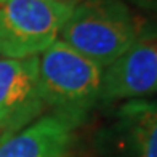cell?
<instances>
[{
    "label": "cell",
    "instance_id": "6da1fadb",
    "mask_svg": "<svg viewBox=\"0 0 157 157\" xmlns=\"http://www.w3.org/2000/svg\"><path fill=\"white\" fill-rule=\"evenodd\" d=\"M103 67L59 39L39 55V88L45 108L78 127L99 103Z\"/></svg>",
    "mask_w": 157,
    "mask_h": 157
},
{
    "label": "cell",
    "instance_id": "7a4b0ae2",
    "mask_svg": "<svg viewBox=\"0 0 157 157\" xmlns=\"http://www.w3.org/2000/svg\"><path fill=\"white\" fill-rule=\"evenodd\" d=\"M58 39L104 69L140 40V24L124 0H82Z\"/></svg>",
    "mask_w": 157,
    "mask_h": 157
},
{
    "label": "cell",
    "instance_id": "3957f363",
    "mask_svg": "<svg viewBox=\"0 0 157 157\" xmlns=\"http://www.w3.org/2000/svg\"><path fill=\"white\" fill-rule=\"evenodd\" d=\"M72 6L55 0L0 2V56L24 59L39 56L58 40Z\"/></svg>",
    "mask_w": 157,
    "mask_h": 157
},
{
    "label": "cell",
    "instance_id": "277c9868",
    "mask_svg": "<svg viewBox=\"0 0 157 157\" xmlns=\"http://www.w3.org/2000/svg\"><path fill=\"white\" fill-rule=\"evenodd\" d=\"M98 157H157V103L130 99L95 135Z\"/></svg>",
    "mask_w": 157,
    "mask_h": 157
},
{
    "label": "cell",
    "instance_id": "5b68a950",
    "mask_svg": "<svg viewBox=\"0 0 157 157\" xmlns=\"http://www.w3.org/2000/svg\"><path fill=\"white\" fill-rule=\"evenodd\" d=\"M45 104L39 88V56H0V140L37 120Z\"/></svg>",
    "mask_w": 157,
    "mask_h": 157
},
{
    "label": "cell",
    "instance_id": "8992f818",
    "mask_svg": "<svg viewBox=\"0 0 157 157\" xmlns=\"http://www.w3.org/2000/svg\"><path fill=\"white\" fill-rule=\"evenodd\" d=\"M157 91V39H140L103 69L99 101L136 99Z\"/></svg>",
    "mask_w": 157,
    "mask_h": 157
},
{
    "label": "cell",
    "instance_id": "52a82bcc",
    "mask_svg": "<svg viewBox=\"0 0 157 157\" xmlns=\"http://www.w3.org/2000/svg\"><path fill=\"white\" fill-rule=\"evenodd\" d=\"M75 125L56 114L39 117L0 140V157H66Z\"/></svg>",
    "mask_w": 157,
    "mask_h": 157
},
{
    "label": "cell",
    "instance_id": "ba28073f",
    "mask_svg": "<svg viewBox=\"0 0 157 157\" xmlns=\"http://www.w3.org/2000/svg\"><path fill=\"white\" fill-rule=\"evenodd\" d=\"M133 3H136L141 8L151 10V11H157V0H132Z\"/></svg>",
    "mask_w": 157,
    "mask_h": 157
},
{
    "label": "cell",
    "instance_id": "9c48e42d",
    "mask_svg": "<svg viewBox=\"0 0 157 157\" xmlns=\"http://www.w3.org/2000/svg\"><path fill=\"white\" fill-rule=\"evenodd\" d=\"M55 2H59V3H64V5H69V6H75L77 3H80L82 0H55Z\"/></svg>",
    "mask_w": 157,
    "mask_h": 157
},
{
    "label": "cell",
    "instance_id": "30bf717a",
    "mask_svg": "<svg viewBox=\"0 0 157 157\" xmlns=\"http://www.w3.org/2000/svg\"><path fill=\"white\" fill-rule=\"evenodd\" d=\"M0 2H2V0H0Z\"/></svg>",
    "mask_w": 157,
    "mask_h": 157
}]
</instances>
